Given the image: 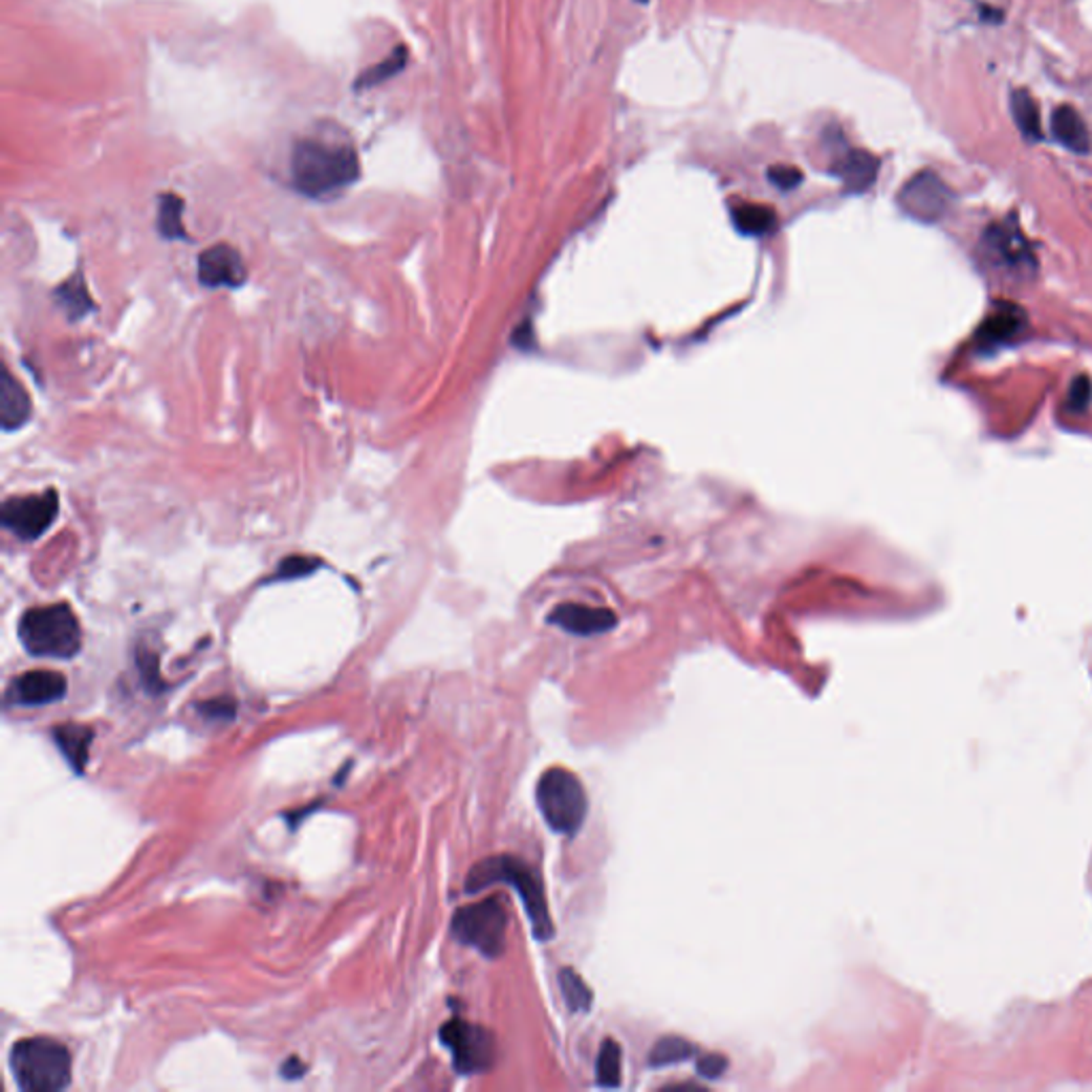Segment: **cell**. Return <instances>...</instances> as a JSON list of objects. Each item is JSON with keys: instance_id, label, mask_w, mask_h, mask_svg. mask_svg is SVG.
I'll use <instances>...</instances> for the list:
<instances>
[{"instance_id": "obj_1", "label": "cell", "mask_w": 1092, "mask_h": 1092, "mask_svg": "<svg viewBox=\"0 0 1092 1092\" xmlns=\"http://www.w3.org/2000/svg\"><path fill=\"white\" fill-rule=\"evenodd\" d=\"M361 175L358 156L352 146L327 139H301L292 152V184L312 199H327Z\"/></svg>"}, {"instance_id": "obj_2", "label": "cell", "mask_w": 1092, "mask_h": 1092, "mask_svg": "<svg viewBox=\"0 0 1092 1092\" xmlns=\"http://www.w3.org/2000/svg\"><path fill=\"white\" fill-rule=\"evenodd\" d=\"M494 883H510L525 904V914L531 922L533 937L540 941H549L555 935L549 907L542 883L531 867L512 856H496L478 862L465 881V892H478Z\"/></svg>"}, {"instance_id": "obj_3", "label": "cell", "mask_w": 1092, "mask_h": 1092, "mask_svg": "<svg viewBox=\"0 0 1092 1092\" xmlns=\"http://www.w3.org/2000/svg\"><path fill=\"white\" fill-rule=\"evenodd\" d=\"M24 649L35 657L69 659L82 649V628L69 604L30 609L18 626Z\"/></svg>"}, {"instance_id": "obj_4", "label": "cell", "mask_w": 1092, "mask_h": 1092, "mask_svg": "<svg viewBox=\"0 0 1092 1092\" xmlns=\"http://www.w3.org/2000/svg\"><path fill=\"white\" fill-rule=\"evenodd\" d=\"M9 1065L26 1092H56L71 1082V1054L56 1040L30 1038L18 1042L12 1048Z\"/></svg>"}, {"instance_id": "obj_5", "label": "cell", "mask_w": 1092, "mask_h": 1092, "mask_svg": "<svg viewBox=\"0 0 1092 1092\" xmlns=\"http://www.w3.org/2000/svg\"><path fill=\"white\" fill-rule=\"evenodd\" d=\"M538 807L555 832L574 834L587 815V794L576 774L566 768L542 772L536 787Z\"/></svg>"}, {"instance_id": "obj_6", "label": "cell", "mask_w": 1092, "mask_h": 1092, "mask_svg": "<svg viewBox=\"0 0 1092 1092\" xmlns=\"http://www.w3.org/2000/svg\"><path fill=\"white\" fill-rule=\"evenodd\" d=\"M506 931L508 914L498 896L467 904L453 918V935L457 941L478 949L487 958H498L504 952Z\"/></svg>"}, {"instance_id": "obj_7", "label": "cell", "mask_w": 1092, "mask_h": 1092, "mask_svg": "<svg viewBox=\"0 0 1092 1092\" xmlns=\"http://www.w3.org/2000/svg\"><path fill=\"white\" fill-rule=\"evenodd\" d=\"M440 1040L451 1050L455 1069L463 1075L482 1073L494 1065L496 1042L487 1028L455 1018L440 1028Z\"/></svg>"}, {"instance_id": "obj_8", "label": "cell", "mask_w": 1092, "mask_h": 1092, "mask_svg": "<svg viewBox=\"0 0 1092 1092\" xmlns=\"http://www.w3.org/2000/svg\"><path fill=\"white\" fill-rule=\"evenodd\" d=\"M954 195L945 181L933 171L916 173L898 193L900 210L918 222H939L952 208Z\"/></svg>"}, {"instance_id": "obj_9", "label": "cell", "mask_w": 1092, "mask_h": 1092, "mask_svg": "<svg viewBox=\"0 0 1092 1092\" xmlns=\"http://www.w3.org/2000/svg\"><path fill=\"white\" fill-rule=\"evenodd\" d=\"M58 494L47 489L37 496H20L12 498L3 504L0 521L5 529H9L20 540H37L41 538L58 517Z\"/></svg>"}, {"instance_id": "obj_10", "label": "cell", "mask_w": 1092, "mask_h": 1092, "mask_svg": "<svg viewBox=\"0 0 1092 1092\" xmlns=\"http://www.w3.org/2000/svg\"><path fill=\"white\" fill-rule=\"evenodd\" d=\"M982 253L986 263L995 269L1024 271L1026 267H1035V259L1028 250L1026 239L1007 224L988 226L982 237Z\"/></svg>"}, {"instance_id": "obj_11", "label": "cell", "mask_w": 1092, "mask_h": 1092, "mask_svg": "<svg viewBox=\"0 0 1092 1092\" xmlns=\"http://www.w3.org/2000/svg\"><path fill=\"white\" fill-rule=\"evenodd\" d=\"M67 694V679L53 671H30L16 677L7 687V702L20 706H41Z\"/></svg>"}, {"instance_id": "obj_12", "label": "cell", "mask_w": 1092, "mask_h": 1092, "mask_svg": "<svg viewBox=\"0 0 1092 1092\" xmlns=\"http://www.w3.org/2000/svg\"><path fill=\"white\" fill-rule=\"evenodd\" d=\"M246 276L244 259L226 244L212 246L199 257V280L203 286L237 288L246 282Z\"/></svg>"}, {"instance_id": "obj_13", "label": "cell", "mask_w": 1092, "mask_h": 1092, "mask_svg": "<svg viewBox=\"0 0 1092 1092\" xmlns=\"http://www.w3.org/2000/svg\"><path fill=\"white\" fill-rule=\"evenodd\" d=\"M549 621L574 636H597L617 626V615L609 609H593L585 604H562L549 615Z\"/></svg>"}, {"instance_id": "obj_14", "label": "cell", "mask_w": 1092, "mask_h": 1092, "mask_svg": "<svg viewBox=\"0 0 1092 1092\" xmlns=\"http://www.w3.org/2000/svg\"><path fill=\"white\" fill-rule=\"evenodd\" d=\"M879 158L867 150H847L832 165L836 175L849 193H867L877 179Z\"/></svg>"}, {"instance_id": "obj_15", "label": "cell", "mask_w": 1092, "mask_h": 1092, "mask_svg": "<svg viewBox=\"0 0 1092 1092\" xmlns=\"http://www.w3.org/2000/svg\"><path fill=\"white\" fill-rule=\"evenodd\" d=\"M1052 133L1058 144L1075 154L1090 152V133L1082 115L1071 105H1061L1052 113Z\"/></svg>"}, {"instance_id": "obj_16", "label": "cell", "mask_w": 1092, "mask_h": 1092, "mask_svg": "<svg viewBox=\"0 0 1092 1092\" xmlns=\"http://www.w3.org/2000/svg\"><path fill=\"white\" fill-rule=\"evenodd\" d=\"M51 737H53V743L58 745V749L63 751V756L67 758V762L78 772H82L86 768L88 756H90V743H92L90 727L82 725V723H63V725L53 727Z\"/></svg>"}, {"instance_id": "obj_17", "label": "cell", "mask_w": 1092, "mask_h": 1092, "mask_svg": "<svg viewBox=\"0 0 1092 1092\" xmlns=\"http://www.w3.org/2000/svg\"><path fill=\"white\" fill-rule=\"evenodd\" d=\"M30 399L22 385L5 370L3 383H0V418H3V430L14 432L30 418Z\"/></svg>"}, {"instance_id": "obj_18", "label": "cell", "mask_w": 1092, "mask_h": 1092, "mask_svg": "<svg viewBox=\"0 0 1092 1092\" xmlns=\"http://www.w3.org/2000/svg\"><path fill=\"white\" fill-rule=\"evenodd\" d=\"M1022 327H1024L1022 310H1018L1013 306H1003L1001 310L992 312L984 321V325L978 331V344L982 348H992V346L1005 344L1011 337H1015Z\"/></svg>"}, {"instance_id": "obj_19", "label": "cell", "mask_w": 1092, "mask_h": 1092, "mask_svg": "<svg viewBox=\"0 0 1092 1092\" xmlns=\"http://www.w3.org/2000/svg\"><path fill=\"white\" fill-rule=\"evenodd\" d=\"M1011 115L1018 131L1028 141H1040L1042 139V115L1038 101L1030 96L1026 90H1015L1011 94Z\"/></svg>"}, {"instance_id": "obj_20", "label": "cell", "mask_w": 1092, "mask_h": 1092, "mask_svg": "<svg viewBox=\"0 0 1092 1092\" xmlns=\"http://www.w3.org/2000/svg\"><path fill=\"white\" fill-rule=\"evenodd\" d=\"M733 222L739 233L749 237H760L770 233L777 226V214L768 205L760 203H741L733 210Z\"/></svg>"}, {"instance_id": "obj_21", "label": "cell", "mask_w": 1092, "mask_h": 1092, "mask_svg": "<svg viewBox=\"0 0 1092 1092\" xmlns=\"http://www.w3.org/2000/svg\"><path fill=\"white\" fill-rule=\"evenodd\" d=\"M597 1084L604 1088H617L621 1084V1048L615 1040H604L597 1065H595Z\"/></svg>"}, {"instance_id": "obj_22", "label": "cell", "mask_w": 1092, "mask_h": 1092, "mask_svg": "<svg viewBox=\"0 0 1092 1092\" xmlns=\"http://www.w3.org/2000/svg\"><path fill=\"white\" fill-rule=\"evenodd\" d=\"M181 212H184V201L177 195L167 193L160 197L158 203V231L167 239H187L184 224H181Z\"/></svg>"}, {"instance_id": "obj_23", "label": "cell", "mask_w": 1092, "mask_h": 1092, "mask_svg": "<svg viewBox=\"0 0 1092 1092\" xmlns=\"http://www.w3.org/2000/svg\"><path fill=\"white\" fill-rule=\"evenodd\" d=\"M56 297H58L60 306L65 308V312L71 319H80V316H84L92 308L88 288H86V284H84V280L80 276L67 280L63 286H60L56 290Z\"/></svg>"}, {"instance_id": "obj_24", "label": "cell", "mask_w": 1092, "mask_h": 1092, "mask_svg": "<svg viewBox=\"0 0 1092 1092\" xmlns=\"http://www.w3.org/2000/svg\"><path fill=\"white\" fill-rule=\"evenodd\" d=\"M696 1054V1046L681 1038H663L655 1044V1048L649 1054L651 1067H665L675 1063H685Z\"/></svg>"}, {"instance_id": "obj_25", "label": "cell", "mask_w": 1092, "mask_h": 1092, "mask_svg": "<svg viewBox=\"0 0 1092 1092\" xmlns=\"http://www.w3.org/2000/svg\"><path fill=\"white\" fill-rule=\"evenodd\" d=\"M408 63V51L403 45H399L387 60H383L380 65L368 69L366 73H363L358 80H356V88H372L376 84H383L387 80H391L393 75H397Z\"/></svg>"}, {"instance_id": "obj_26", "label": "cell", "mask_w": 1092, "mask_h": 1092, "mask_svg": "<svg viewBox=\"0 0 1092 1092\" xmlns=\"http://www.w3.org/2000/svg\"><path fill=\"white\" fill-rule=\"evenodd\" d=\"M560 986H562V995H564V1001L570 1007V1011H587V1009H591L593 995H591L589 986L581 980V976L576 974V970L564 968L562 976H560Z\"/></svg>"}, {"instance_id": "obj_27", "label": "cell", "mask_w": 1092, "mask_h": 1092, "mask_svg": "<svg viewBox=\"0 0 1092 1092\" xmlns=\"http://www.w3.org/2000/svg\"><path fill=\"white\" fill-rule=\"evenodd\" d=\"M321 566V560H314V558H301V555H292V558H286L278 572H276V581H290V578H299V576H306V574H312L316 568Z\"/></svg>"}, {"instance_id": "obj_28", "label": "cell", "mask_w": 1092, "mask_h": 1092, "mask_svg": "<svg viewBox=\"0 0 1092 1092\" xmlns=\"http://www.w3.org/2000/svg\"><path fill=\"white\" fill-rule=\"evenodd\" d=\"M768 179L781 191H792L803 181V171L792 165H777L768 169Z\"/></svg>"}, {"instance_id": "obj_29", "label": "cell", "mask_w": 1092, "mask_h": 1092, "mask_svg": "<svg viewBox=\"0 0 1092 1092\" xmlns=\"http://www.w3.org/2000/svg\"><path fill=\"white\" fill-rule=\"evenodd\" d=\"M725 1069H727V1058L721 1054H706V1056L698 1058V1063H696V1071L702 1077H711V1079L719 1077Z\"/></svg>"}, {"instance_id": "obj_30", "label": "cell", "mask_w": 1092, "mask_h": 1092, "mask_svg": "<svg viewBox=\"0 0 1092 1092\" xmlns=\"http://www.w3.org/2000/svg\"><path fill=\"white\" fill-rule=\"evenodd\" d=\"M201 713L212 719H231L235 715V704L228 698H216L201 706Z\"/></svg>"}, {"instance_id": "obj_31", "label": "cell", "mask_w": 1092, "mask_h": 1092, "mask_svg": "<svg viewBox=\"0 0 1092 1092\" xmlns=\"http://www.w3.org/2000/svg\"><path fill=\"white\" fill-rule=\"evenodd\" d=\"M303 1069L306 1067H303L297 1058H288L286 1065L282 1067V1073H284V1077H299L303 1073Z\"/></svg>"}, {"instance_id": "obj_32", "label": "cell", "mask_w": 1092, "mask_h": 1092, "mask_svg": "<svg viewBox=\"0 0 1092 1092\" xmlns=\"http://www.w3.org/2000/svg\"><path fill=\"white\" fill-rule=\"evenodd\" d=\"M636 3H642V5H647V3H649V0H636Z\"/></svg>"}]
</instances>
